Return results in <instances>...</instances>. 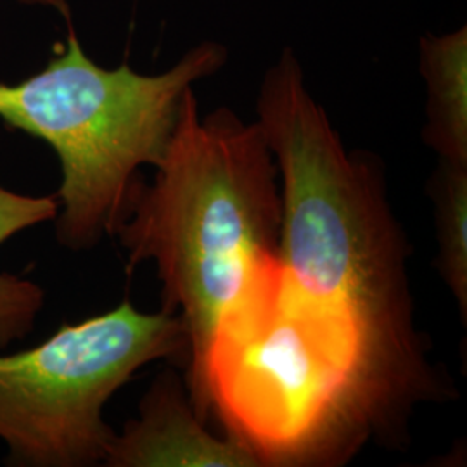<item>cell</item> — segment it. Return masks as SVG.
Here are the masks:
<instances>
[{
	"label": "cell",
	"instance_id": "5b68a950",
	"mask_svg": "<svg viewBox=\"0 0 467 467\" xmlns=\"http://www.w3.org/2000/svg\"><path fill=\"white\" fill-rule=\"evenodd\" d=\"M189 357L182 318L139 312L130 300L78 324H65L34 348L0 355V440L7 464H102L115 431L102 410L156 360Z\"/></svg>",
	"mask_w": 467,
	"mask_h": 467
},
{
	"label": "cell",
	"instance_id": "3957f363",
	"mask_svg": "<svg viewBox=\"0 0 467 467\" xmlns=\"http://www.w3.org/2000/svg\"><path fill=\"white\" fill-rule=\"evenodd\" d=\"M256 111L279 171L277 254L289 275L401 350L426 353L412 317L409 246L378 158L345 148L291 47L265 71Z\"/></svg>",
	"mask_w": 467,
	"mask_h": 467
},
{
	"label": "cell",
	"instance_id": "52a82bcc",
	"mask_svg": "<svg viewBox=\"0 0 467 467\" xmlns=\"http://www.w3.org/2000/svg\"><path fill=\"white\" fill-rule=\"evenodd\" d=\"M419 69L426 82L424 142L440 161L467 165V28L426 34L419 42Z\"/></svg>",
	"mask_w": 467,
	"mask_h": 467
},
{
	"label": "cell",
	"instance_id": "6da1fadb",
	"mask_svg": "<svg viewBox=\"0 0 467 467\" xmlns=\"http://www.w3.org/2000/svg\"><path fill=\"white\" fill-rule=\"evenodd\" d=\"M185 386L201 418L268 467L339 466L443 391L424 355L306 293L277 253L222 312Z\"/></svg>",
	"mask_w": 467,
	"mask_h": 467
},
{
	"label": "cell",
	"instance_id": "30bf717a",
	"mask_svg": "<svg viewBox=\"0 0 467 467\" xmlns=\"http://www.w3.org/2000/svg\"><path fill=\"white\" fill-rule=\"evenodd\" d=\"M21 2H26V4H38V5H46L50 9H56L57 13H61L63 16L69 19V5H67V0H21Z\"/></svg>",
	"mask_w": 467,
	"mask_h": 467
},
{
	"label": "cell",
	"instance_id": "8992f818",
	"mask_svg": "<svg viewBox=\"0 0 467 467\" xmlns=\"http://www.w3.org/2000/svg\"><path fill=\"white\" fill-rule=\"evenodd\" d=\"M109 467H260L243 443L206 430L189 397L187 386L173 374H161L140 401L139 418L115 433L106 459Z\"/></svg>",
	"mask_w": 467,
	"mask_h": 467
},
{
	"label": "cell",
	"instance_id": "277c9868",
	"mask_svg": "<svg viewBox=\"0 0 467 467\" xmlns=\"http://www.w3.org/2000/svg\"><path fill=\"white\" fill-rule=\"evenodd\" d=\"M229 59L217 40L191 47L167 71L137 73L129 63L99 67L69 26L49 65L17 84H0V119L46 140L57 154V241L92 250L127 217L139 170L158 167L175 132L187 90Z\"/></svg>",
	"mask_w": 467,
	"mask_h": 467
},
{
	"label": "cell",
	"instance_id": "ba28073f",
	"mask_svg": "<svg viewBox=\"0 0 467 467\" xmlns=\"http://www.w3.org/2000/svg\"><path fill=\"white\" fill-rule=\"evenodd\" d=\"M59 213L56 196H26L0 184V244L16 234L46 223ZM46 303L44 289L34 281L0 274V348L25 339Z\"/></svg>",
	"mask_w": 467,
	"mask_h": 467
},
{
	"label": "cell",
	"instance_id": "7a4b0ae2",
	"mask_svg": "<svg viewBox=\"0 0 467 467\" xmlns=\"http://www.w3.org/2000/svg\"><path fill=\"white\" fill-rule=\"evenodd\" d=\"M283 201L258 123L229 108L200 115L185 94L152 184L139 182L117 234L127 268L152 262L165 312L182 318L187 366L251 272L277 253Z\"/></svg>",
	"mask_w": 467,
	"mask_h": 467
},
{
	"label": "cell",
	"instance_id": "9c48e42d",
	"mask_svg": "<svg viewBox=\"0 0 467 467\" xmlns=\"http://www.w3.org/2000/svg\"><path fill=\"white\" fill-rule=\"evenodd\" d=\"M430 189L438 239V270L466 324L467 165L440 161Z\"/></svg>",
	"mask_w": 467,
	"mask_h": 467
}]
</instances>
